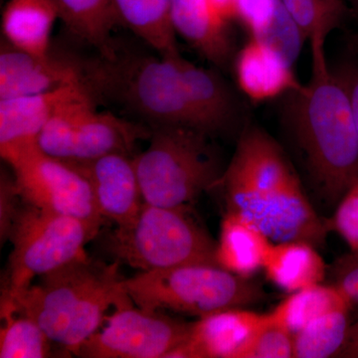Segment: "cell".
Masks as SVG:
<instances>
[{
	"label": "cell",
	"mask_w": 358,
	"mask_h": 358,
	"mask_svg": "<svg viewBox=\"0 0 358 358\" xmlns=\"http://www.w3.org/2000/svg\"><path fill=\"white\" fill-rule=\"evenodd\" d=\"M120 264L82 257L41 275L37 284L20 293L2 294L1 306L31 317L53 343L78 355L103 326L110 307L133 303Z\"/></svg>",
	"instance_id": "2"
},
{
	"label": "cell",
	"mask_w": 358,
	"mask_h": 358,
	"mask_svg": "<svg viewBox=\"0 0 358 358\" xmlns=\"http://www.w3.org/2000/svg\"><path fill=\"white\" fill-rule=\"evenodd\" d=\"M334 286L341 291L346 300L358 303V253L350 251L341 257L333 268Z\"/></svg>",
	"instance_id": "33"
},
{
	"label": "cell",
	"mask_w": 358,
	"mask_h": 358,
	"mask_svg": "<svg viewBox=\"0 0 358 358\" xmlns=\"http://www.w3.org/2000/svg\"><path fill=\"white\" fill-rule=\"evenodd\" d=\"M292 63L263 40L251 37L238 53L235 74L238 86L253 102L273 100L293 94L303 85L294 75Z\"/></svg>",
	"instance_id": "17"
},
{
	"label": "cell",
	"mask_w": 358,
	"mask_h": 358,
	"mask_svg": "<svg viewBox=\"0 0 358 358\" xmlns=\"http://www.w3.org/2000/svg\"><path fill=\"white\" fill-rule=\"evenodd\" d=\"M310 45H324L339 27L346 13L345 0H281Z\"/></svg>",
	"instance_id": "27"
},
{
	"label": "cell",
	"mask_w": 358,
	"mask_h": 358,
	"mask_svg": "<svg viewBox=\"0 0 358 358\" xmlns=\"http://www.w3.org/2000/svg\"><path fill=\"white\" fill-rule=\"evenodd\" d=\"M133 305L115 308V312L106 317L105 326L82 345L77 357L167 358L188 338L192 322Z\"/></svg>",
	"instance_id": "11"
},
{
	"label": "cell",
	"mask_w": 358,
	"mask_h": 358,
	"mask_svg": "<svg viewBox=\"0 0 358 358\" xmlns=\"http://www.w3.org/2000/svg\"><path fill=\"white\" fill-rule=\"evenodd\" d=\"M99 230L80 219L23 201L9 238L13 252L2 294L20 293L31 286L35 278L87 256L85 246Z\"/></svg>",
	"instance_id": "7"
},
{
	"label": "cell",
	"mask_w": 358,
	"mask_h": 358,
	"mask_svg": "<svg viewBox=\"0 0 358 358\" xmlns=\"http://www.w3.org/2000/svg\"><path fill=\"white\" fill-rule=\"evenodd\" d=\"M23 204L15 179L6 173L0 178V242L6 243L10 238L14 223Z\"/></svg>",
	"instance_id": "32"
},
{
	"label": "cell",
	"mask_w": 358,
	"mask_h": 358,
	"mask_svg": "<svg viewBox=\"0 0 358 358\" xmlns=\"http://www.w3.org/2000/svg\"><path fill=\"white\" fill-rule=\"evenodd\" d=\"M350 307L352 303L336 287L320 282L292 293L272 315L294 334L322 315Z\"/></svg>",
	"instance_id": "23"
},
{
	"label": "cell",
	"mask_w": 358,
	"mask_h": 358,
	"mask_svg": "<svg viewBox=\"0 0 358 358\" xmlns=\"http://www.w3.org/2000/svg\"><path fill=\"white\" fill-rule=\"evenodd\" d=\"M336 357L358 358V322L350 324L345 345Z\"/></svg>",
	"instance_id": "35"
},
{
	"label": "cell",
	"mask_w": 358,
	"mask_h": 358,
	"mask_svg": "<svg viewBox=\"0 0 358 358\" xmlns=\"http://www.w3.org/2000/svg\"><path fill=\"white\" fill-rule=\"evenodd\" d=\"M152 131L96 110L89 90L61 103L38 138L45 154L69 162H88L112 154L129 155L136 141Z\"/></svg>",
	"instance_id": "8"
},
{
	"label": "cell",
	"mask_w": 358,
	"mask_h": 358,
	"mask_svg": "<svg viewBox=\"0 0 358 358\" xmlns=\"http://www.w3.org/2000/svg\"><path fill=\"white\" fill-rule=\"evenodd\" d=\"M94 73V81L112 90L129 110L155 127L199 129L171 57L128 58Z\"/></svg>",
	"instance_id": "9"
},
{
	"label": "cell",
	"mask_w": 358,
	"mask_h": 358,
	"mask_svg": "<svg viewBox=\"0 0 358 358\" xmlns=\"http://www.w3.org/2000/svg\"><path fill=\"white\" fill-rule=\"evenodd\" d=\"M333 71L350 98L358 131V66L345 63Z\"/></svg>",
	"instance_id": "34"
},
{
	"label": "cell",
	"mask_w": 358,
	"mask_h": 358,
	"mask_svg": "<svg viewBox=\"0 0 358 358\" xmlns=\"http://www.w3.org/2000/svg\"><path fill=\"white\" fill-rule=\"evenodd\" d=\"M115 20L159 52L179 54L171 18V0H112Z\"/></svg>",
	"instance_id": "22"
},
{
	"label": "cell",
	"mask_w": 358,
	"mask_h": 358,
	"mask_svg": "<svg viewBox=\"0 0 358 358\" xmlns=\"http://www.w3.org/2000/svg\"><path fill=\"white\" fill-rule=\"evenodd\" d=\"M263 268L271 282L291 294L320 284L326 275V265L315 246L301 241L273 244Z\"/></svg>",
	"instance_id": "21"
},
{
	"label": "cell",
	"mask_w": 358,
	"mask_h": 358,
	"mask_svg": "<svg viewBox=\"0 0 358 358\" xmlns=\"http://www.w3.org/2000/svg\"><path fill=\"white\" fill-rule=\"evenodd\" d=\"M312 53L310 83L293 93L294 133L317 189L334 204L358 183V131L324 46L312 45Z\"/></svg>",
	"instance_id": "3"
},
{
	"label": "cell",
	"mask_w": 358,
	"mask_h": 358,
	"mask_svg": "<svg viewBox=\"0 0 358 358\" xmlns=\"http://www.w3.org/2000/svg\"><path fill=\"white\" fill-rule=\"evenodd\" d=\"M174 31L214 64L222 66L233 53L228 23L206 0H171Z\"/></svg>",
	"instance_id": "18"
},
{
	"label": "cell",
	"mask_w": 358,
	"mask_h": 358,
	"mask_svg": "<svg viewBox=\"0 0 358 358\" xmlns=\"http://www.w3.org/2000/svg\"><path fill=\"white\" fill-rule=\"evenodd\" d=\"M348 310L327 313L294 334V358L338 357L352 324Z\"/></svg>",
	"instance_id": "25"
},
{
	"label": "cell",
	"mask_w": 358,
	"mask_h": 358,
	"mask_svg": "<svg viewBox=\"0 0 358 358\" xmlns=\"http://www.w3.org/2000/svg\"><path fill=\"white\" fill-rule=\"evenodd\" d=\"M0 357L45 358L51 357L52 343L43 329L31 317L1 306Z\"/></svg>",
	"instance_id": "24"
},
{
	"label": "cell",
	"mask_w": 358,
	"mask_h": 358,
	"mask_svg": "<svg viewBox=\"0 0 358 358\" xmlns=\"http://www.w3.org/2000/svg\"><path fill=\"white\" fill-rule=\"evenodd\" d=\"M272 245L255 224L227 212L221 224L216 258L221 267L249 278L263 268Z\"/></svg>",
	"instance_id": "20"
},
{
	"label": "cell",
	"mask_w": 358,
	"mask_h": 358,
	"mask_svg": "<svg viewBox=\"0 0 358 358\" xmlns=\"http://www.w3.org/2000/svg\"><path fill=\"white\" fill-rule=\"evenodd\" d=\"M107 245L115 260L140 272L187 264H218L217 243L187 213V207L143 202L134 220L110 233Z\"/></svg>",
	"instance_id": "6"
},
{
	"label": "cell",
	"mask_w": 358,
	"mask_h": 358,
	"mask_svg": "<svg viewBox=\"0 0 358 358\" xmlns=\"http://www.w3.org/2000/svg\"><path fill=\"white\" fill-rule=\"evenodd\" d=\"M178 71L197 128L206 134L227 131L239 119L236 96L214 73L193 64L180 55L169 56Z\"/></svg>",
	"instance_id": "16"
},
{
	"label": "cell",
	"mask_w": 358,
	"mask_h": 358,
	"mask_svg": "<svg viewBox=\"0 0 358 358\" xmlns=\"http://www.w3.org/2000/svg\"><path fill=\"white\" fill-rule=\"evenodd\" d=\"M265 315L230 308L192 322L188 338L167 358H237Z\"/></svg>",
	"instance_id": "15"
},
{
	"label": "cell",
	"mask_w": 358,
	"mask_h": 358,
	"mask_svg": "<svg viewBox=\"0 0 358 358\" xmlns=\"http://www.w3.org/2000/svg\"><path fill=\"white\" fill-rule=\"evenodd\" d=\"M88 88L83 82L47 93L0 100V155L6 164L37 147L42 129L59 106Z\"/></svg>",
	"instance_id": "14"
},
{
	"label": "cell",
	"mask_w": 358,
	"mask_h": 358,
	"mask_svg": "<svg viewBox=\"0 0 358 358\" xmlns=\"http://www.w3.org/2000/svg\"><path fill=\"white\" fill-rule=\"evenodd\" d=\"M255 38L263 40L281 52L292 64L300 55L301 46L306 40L301 28L282 3L271 25Z\"/></svg>",
	"instance_id": "29"
},
{
	"label": "cell",
	"mask_w": 358,
	"mask_h": 358,
	"mask_svg": "<svg viewBox=\"0 0 358 358\" xmlns=\"http://www.w3.org/2000/svg\"><path fill=\"white\" fill-rule=\"evenodd\" d=\"M227 212L255 224L272 242L317 246L327 229L303 192L281 148L258 128L245 129L220 182Z\"/></svg>",
	"instance_id": "1"
},
{
	"label": "cell",
	"mask_w": 358,
	"mask_h": 358,
	"mask_svg": "<svg viewBox=\"0 0 358 358\" xmlns=\"http://www.w3.org/2000/svg\"><path fill=\"white\" fill-rule=\"evenodd\" d=\"M150 145L134 164L143 202L187 207L219 185L223 173L207 141L208 134L187 127H155Z\"/></svg>",
	"instance_id": "4"
},
{
	"label": "cell",
	"mask_w": 358,
	"mask_h": 358,
	"mask_svg": "<svg viewBox=\"0 0 358 358\" xmlns=\"http://www.w3.org/2000/svg\"><path fill=\"white\" fill-rule=\"evenodd\" d=\"M237 358H294V334L267 313Z\"/></svg>",
	"instance_id": "28"
},
{
	"label": "cell",
	"mask_w": 358,
	"mask_h": 358,
	"mask_svg": "<svg viewBox=\"0 0 358 358\" xmlns=\"http://www.w3.org/2000/svg\"><path fill=\"white\" fill-rule=\"evenodd\" d=\"M355 49H357V53H358V37H357V39H355Z\"/></svg>",
	"instance_id": "38"
},
{
	"label": "cell",
	"mask_w": 358,
	"mask_h": 358,
	"mask_svg": "<svg viewBox=\"0 0 358 358\" xmlns=\"http://www.w3.org/2000/svg\"><path fill=\"white\" fill-rule=\"evenodd\" d=\"M333 226L350 246V251L358 253V183L338 202Z\"/></svg>",
	"instance_id": "31"
},
{
	"label": "cell",
	"mask_w": 358,
	"mask_h": 358,
	"mask_svg": "<svg viewBox=\"0 0 358 358\" xmlns=\"http://www.w3.org/2000/svg\"><path fill=\"white\" fill-rule=\"evenodd\" d=\"M7 164L26 203L80 219L99 229L105 223L88 179L70 162L45 154L37 145Z\"/></svg>",
	"instance_id": "10"
},
{
	"label": "cell",
	"mask_w": 358,
	"mask_h": 358,
	"mask_svg": "<svg viewBox=\"0 0 358 358\" xmlns=\"http://www.w3.org/2000/svg\"><path fill=\"white\" fill-rule=\"evenodd\" d=\"M71 31L89 43L107 49L115 16L112 0H54Z\"/></svg>",
	"instance_id": "26"
},
{
	"label": "cell",
	"mask_w": 358,
	"mask_h": 358,
	"mask_svg": "<svg viewBox=\"0 0 358 358\" xmlns=\"http://www.w3.org/2000/svg\"><path fill=\"white\" fill-rule=\"evenodd\" d=\"M60 17L54 0H10L2 15L7 43L34 55L50 52V37Z\"/></svg>",
	"instance_id": "19"
},
{
	"label": "cell",
	"mask_w": 358,
	"mask_h": 358,
	"mask_svg": "<svg viewBox=\"0 0 358 358\" xmlns=\"http://www.w3.org/2000/svg\"><path fill=\"white\" fill-rule=\"evenodd\" d=\"M129 298L150 312H173L207 317L246 307L262 296L259 286L219 264H187L140 272L126 279Z\"/></svg>",
	"instance_id": "5"
},
{
	"label": "cell",
	"mask_w": 358,
	"mask_h": 358,
	"mask_svg": "<svg viewBox=\"0 0 358 358\" xmlns=\"http://www.w3.org/2000/svg\"><path fill=\"white\" fill-rule=\"evenodd\" d=\"M281 0H235V20L258 37L271 25L281 6Z\"/></svg>",
	"instance_id": "30"
},
{
	"label": "cell",
	"mask_w": 358,
	"mask_h": 358,
	"mask_svg": "<svg viewBox=\"0 0 358 358\" xmlns=\"http://www.w3.org/2000/svg\"><path fill=\"white\" fill-rule=\"evenodd\" d=\"M70 164L88 179L99 212L105 220L122 226L138 215L143 199L134 159H129V155L112 154Z\"/></svg>",
	"instance_id": "13"
},
{
	"label": "cell",
	"mask_w": 358,
	"mask_h": 358,
	"mask_svg": "<svg viewBox=\"0 0 358 358\" xmlns=\"http://www.w3.org/2000/svg\"><path fill=\"white\" fill-rule=\"evenodd\" d=\"M212 8L223 17L230 21L235 18V0H206Z\"/></svg>",
	"instance_id": "36"
},
{
	"label": "cell",
	"mask_w": 358,
	"mask_h": 358,
	"mask_svg": "<svg viewBox=\"0 0 358 358\" xmlns=\"http://www.w3.org/2000/svg\"><path fill=\"white\" fill-rule=\"evenodd\" d=\"M86 82L84 68L50 52L34 55L2 42L0 51V100L37 95Z\"/></svg>",
	"instance_id": "12"
},
{
	"label": "cell",
	"mask_w": 358,
	"mask_h": 358,
	"mask_svg": "<svg viewBox=\"0 0 358 358\" xmlns=\"http://www.w3.org/2000/svg\"><path fill=\"white\" fill-rule=\"evenodd\" d=\"M348 1L352 2V6L355 7V9L358 10V0H348Z\"/></svg>",
	"instance_id": "37"
}]
</instances>
